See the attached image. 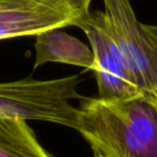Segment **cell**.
<instances>
[{"label": "cell", "instance_id": "5b68a950", "mask_svg": "<svg viewBox=\"0 0 157 157\" xmlns=\"http://www.w3.org/2000/svg\"><path fill=\"white\" fill-rule=\"evenodd\" d=\"M88 38L93 54L98 97L102 99H124L140 94L128 63L110 36L104 12H87L75 23Z\"/></svg>", "mask_w": 157, "mask_h": 157}, {"label": "cell", "instance_id": "3957f363", "mask_svg": "<svg viewBox=\"0 0 157 157\" xmlns=\"http://www.w3.org/2000/svg\"><path fill=\"white\" fill-rule=\"evenodd\" d=\"M108 31L124 55L140 94L157 99V26L137 20L130 0H103Z\"/></svg>", "mask_w": 157, "mask_h": 157}, {"label": "cell", "instance_id": "277c9868", "mask_svg": "<svg viewBox=\"0 0 157 157\" xmlns=\"http://www.w3.org/2000/svg\"><path fill=\"white\" fill-rule=\"evenodd\" d=\"M92 0H0V40L75 26Z\"/></svg>", "mask_w": 157, "mask_h": 157}, {"label": "cell", "instance_id": "52a82bcc", "mask_svg": "<svg viewBox=\"0 0 157 157\" xmlns=\"http://www.w3.org/2000/svg\"><path fill=\"white\" fill-rule=\"evenodd\" d=\"M0 157H53L26 120L0 118Z\"/></svg>", "mask_w": 157, "mask_h": 157}, {"label": "cell", "instance_id": "8992f818", "mask_svg": "<svg viewBox=\"0 0 157 157\" xmlns=\"http://www.w3.org/2000/svg\"><path fill=\"white\" fill-rule=\"evenodd\" d=\"M34 50V67L47 63L69 64L92 71L94 67L91 48L76 37L61 32L60 28L38 33L36 36Z\"/></svg>", "mask_w": 157, "mask_h": 157}, {"label": "cell", "instance_id": "6da1fadb", "mask_svg": "<svg viewBox=\"0 0 157 157\" xmlns=\"http://www.w3.org/2000/svg\"><path fill=\"white\" fill-rule=\"evenodd\" d=\"M76 130L93 157H157V99L85 98L77 107Z\"/></svg>", "mask_w": 157, "mask_h": 157}, {"label": "cell", "instance_id": "7a4b0ae2", "mask_svg": "<svg viewBox=\"0 0 157 157\" xmlns=\"http://www.w3.org/2000/svg\"><path fill=\"white\" fill-rule=\"evenodd\" d=\"M80 75L0 82V118L40 120L76 130L77 107L71 104V101L80 98Z\"/></svg>", "mask_w": 157, "mask_h": 157}]
</instances>
